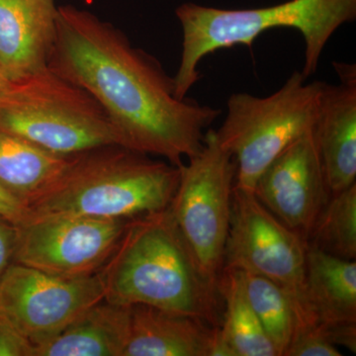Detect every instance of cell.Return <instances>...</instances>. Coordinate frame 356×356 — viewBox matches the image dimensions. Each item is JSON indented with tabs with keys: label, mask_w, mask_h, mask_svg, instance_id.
<instances>
[{
	"label": "cell",
	"mask_w": 356,
	"mask_h": 356,
	"mask_svg": "<svg viewBox=\"0 0 356 356\" xmlns=\"http://www.w3.org/2000/svg\"><path fill=\"white\" fill-rule=\"evenodd\" d=\"M48 67L99 103L122 145L175 166L197 154L221 110L175 95V79L111 23L76 6L58 7Z\"/></svg>",
	"instance_id": "1"
},
{
	"label": "cell",
	"mask_w": 356,
	"mask_h": 356,
	"mask_svg": "<svg viewBox=\"0 0 356 356\" xmlns=\"http://www.w3.org/2000/svg\"><path fill=\"white\" fill-rule=\"evenodd\" d=\"M100 273L111 303L143 304L221 325L217 286L201 273L168 208L131 219Z\"/></svg>",
	"instance_id": "2"
},
{
	"label": "cell",
	"mask_w": 356,
	"mask_h": 356,
	"mask_svg": "<svg viewBox=\"0 0 356 356\" xmlns=\"http://www.w3.org/2000/svg\"><path fill=\"white\" fill-rule=\"evenodd\" d=\"M179 166L112 145L76 154L53 186L25 207L24 219L79 216L124 219L168 208Z\"/></svg>",
	"instance_id": "3"
},
{
	"label": "cell",
	"mask_w": 356,
	"mask_h": 356,
	"mask_svg": "<svg viewBox=\"0 0 356 356\" xmlns=\"http://www.w3.org/2000/svg\"><path fill=\"white\" fill-rule=\"evenodd\" d=\"M182 51L175 79V95L187 97L199 79L206 56L236 44L252 48L259 35L275 28L298 30L305 43L302 74H315L325 44L344 23L356 18V0H289L264 8L220 9L187 2L177 7Z\"/></svg>",
	"instance_id": "4"
},
{
	"label": "cell",
	"mask_w": 356,
	"mask_h": 356,
	"mask_svg": "<svg viewBox=\"0 0 356 356\" xmlns=\"http://www.w3.org/2000/svg\"><path fill=\"white\" fill-rule=\"evenodd\" d=\"M0 130L60 156L112 145L123 147L99 103L48 65L0 84Z\"/></svg>",
	"instance_id": "5"
},
{
	"label": "cell",
	"mask_w": 356,
	"mask_h": 356,
	"mask_svg": "<svg viewBox=\"0 0 356 356\" xmlns=\"http://www.w3.org/2000/svg\"><path fill=\"white\" fill-rule=\"evenodd\" d=\"M294 72L273 95L234 93L215 130L218 144L236 161V188L254 192L267 166L293 142L315 128L324 81L307 83Z\"/></svg>",
	"instance_id": "6"
},
{
	"label": "cell",
	"mask_w": 356,
	"mask_h": 356,
	"mask_svg": "<svg viewBox=\"0 0 356 356\" xmlns=\"http://www.w3.org/2000/svg\"><path fill=\"white\" fill-rule=\"evenodd\" d=\"M236 161L208 129L202 149L179 166V182L168 206L203 275L217 286L231 222Z\"/></svg>",
	"instance_id": "7"
},
{
	"label": "cell",
	"mask_w": 356,
	"mask_h": 356,
	"mask_svg": "<svg viewBox=\"0 0 356 356\" xmlns=\"http://www.w3.org/2000/svg\"><path fill=\"white\" fill-rule=\"evenodd\" d=\"M307 242L267 210L254 192L234 186L222 267L273 281L297 304L311 306L306 292Z\"/></svg>",
	"instance_id": "8"
},
{
	"label": "cell",
	"mask_w": 356,
	"mask_h": 356,
	"mask_svg": "<svg viewBox=\"0 0 356 356\" xmlns=\"http://www.w3.org/2000/svg\"><path fill=\"white\" fill-rule=\"evenodd\" d=\"M104 297L100 271L67 278L13 262L0 278V318L36 346L57 336Z\"/></svg>",
	"instance_id": "9"
},
{
	"label": "cell",
	"mask_w": 356,
	"mask_h": 356,
	"mask_svg": "<svg viewBox=\"0 0 356 356\" xmlns=\"http://www.w3.org/2000/svg\"><path fill=\"white\" fill-rule=\"evenodd\" d=\"M130 220L79 216L22 220L16 224L13 262L62 277L93 275L108 262Z\"/></svg>",
	"instance_id": "10"
},
{
	"label": "cell",
	"mask_w": 356,
	"mask_h": 356,
	"mask_svg": "<svg viewBox=\"0 0 356 356\" xmlns=\"http://www.w3.org/2000/svg\"><path fill=\"white\" fill-rule=\"evenodd\" d=\"M254 193L274 216L307 238L331 196L314 129L267 166Z\"/></svg>",
	"instance_id": "11"
},
{
	"label": "cell",
	"mask_w": 356,
	"mask_h": 356,
	"mask_svg": "<svg viewBox=\"0 0 356 356\" xmlns=\"http://www.w3.org/2000/svg\"><path fill=\"white\" fill-rule=\"evenodd\" d=\"M334 67L339 84L324 83L314 128L331 195L356 184V67Z\"/></svg>",
	"instance_id": "12"
},
{
	"label": "cell",
	"mask_w": 356,
	"mask_h": 356,
	"mask_svg": "<svg viewBox=\"0 0 356 356\" xmlns=\"http://www.w3.org/2000/svg\"><path fill=\"white\" fill-rule=\"evenodd\" d=\"M55 0H0V76L18 81L48 65L56 35Z\"/></svg>",
	"instance_id": "13"
},
{
	"label": "cell",
	"mask_w": 356,
	"mask_h": 356,
	"mask_svg": "<svg viewBox=\"0 0 356 356\" xmlns=\"http://www.w3.org/2000/svg\"><path fill=\"white\" fill-rule=\"evenodd\" d=\"M215 327L191 316L135 304L123 356H210Z\"/></svg>",
	"instance_id": "14"
},
{
	"label": "cell",
	"mask_w": 356,
	"mask_h": 356,
	"mask_svg": "<svg viewBox=\"0 0 356 356\" xmlns=\"http://www.w3.org/2000/svg\"><path fill=\"white\" fill-rule=\"evenodd\" d=\"M130 306L103 299L57 336L36 344L35 356H123Z\"/></svg>",
	"instance_id": "15"
},
{
	"label": "cell",
	"mask_w": 356,
	"mask_h": 356,
	"mask_svg": "<svg viewBox=\"0 0 356 356\" xmlns=\"http://www.w3.org/2000/svg\"><path fill=\"white\" fill-rule=\"evenodd\" d=\"M217 289L225 310L210 356H278L248 301L242 271L222 267Z\"/></svg>",
	"instance_id": "16"
},
{
	"label": "cell",
	"mask_w": 356,
	"mask_h": 356,
	"mask_svg": "<svg viewBox=\"0 0 356 356\" xmlns=\"http://www.w3.org/2000/svg\"><path fill=\"white\" fill-rule=\"evenodd\" d=\"M72 159L0 130V187L24 208L58 181Z\"/></svg>",
	"instance_id": "17"
},
{
	"label": "cell",
	"mask_w": 356,
	"mask_h": 356,
	"mask_svg": "<svg viewBox=\"0 0 356 356\" xmlns=\"http://www.w3.org/2000/svg\"><path fill=\"white\" fill-rule=\"evenodd\" d=\"M306 292L325 327L356 323V262L307 243Z\"/></svg>",
	"instance_id": "18"
},
{
	"label": "cell",
	"mask_w": 356,
	"mask_h": 356,
	"mask_svg": "<svg viewBox=\"0 0 356 356\" xmlns=\"http://www.w3.org/2000/svg\"><path fill=\"white\" fill-rule=\"evenodd\" d=\"M306 242L327 254L355 261L356 184L330 196Z\"/></svg>",
	"instance_id": "19"
},
{
	"label": "cell",
	"mask_w": 356,
	"mask_h": 356,
	"mask_svg": "<svg viewBox=\"0 0 356 356\" xmlns=\"http://www.w3.org/2000/svg\"><path fill=\"white\" fill-rule=\"evenodd\" d=\"M245 292L278 356H284L296 327L297 303L273 281L243 273Z\"/></svg>",
	"instance_id": "20"
},
{
	"label": "cell",
	"mask_w": 356,
	"mask_h": 356,
	"mask_svg": "<svg viewBox=\"0 0 356 356\" xmlns=\"http://www.w3.org/2000/svg\"><path fill=\"white\" fill-rule=\"evenodd\" d=\"M327 329L318 320L297 323L284 356H341Z\"/></svg>",
	"instance_id": "21"
},
{
	"label": "cell",
	"mask_w": 356,
	"mask_h": 356,
	"mask_svg": "<svg viewBox=\"0 0 356 356\" xmlns=\"http://www.w3.org/2000/svg\"><path fill=\"white\" fill-rule=\"evenodd\" d=\"M0 356H35L34 344L0 318Z\"/></svg>",
	"instance_id": "22"
},
{
	"label": "cell",
	"mask_w": 356,
	"mask_h": 356,
	"mask_svg": "<svg viewBox=\"0 0 356 356\" xmlns=\"http://www.w3.org/2000/svg\"><path fill=\"white\" fill-rule=\"evenodd\" d=\"M16 225L0 216V278L13 262Z\"/></svg>",
	"instance_id": "23"
},
{
	"label": "cell",
	"mask_w": 356,
	"mask_h": 356,
	"mask_svg": "<svg viewBox=\"0 0 356 356\" xmlns=\"http://www.w3.org/2000/svg\"><path fill=\"white\" fill-rule=\"evenodd\" d=\"M325 329L332 344L336 346H344L351 353H356V323L332 325V327H325Z\"/></svg>",
	"instance_id": "24"
},
{
	"label": "cell",
	"mask_w": 356,
	"mask_h": 356,
	"mask_svg": "<svg viewBox=\"0 0 356 356\" xmlns=\"http://www.w3.org/2000/svg\"><path fill=\"white\" fill-rule=\"evenodd\" d=\"M24 215V206L0 187V216L16 225L22 221Z\"/></svg>",
	"instance_id": "25"
},
{
	"label": "cell",
	"mask_w": 356,
	"mask_h": 356,
	"mask_svg": "<svg viewBox=\"0 0 356 356\" xmlns=\"http://www.w3.org/2000/svg\"><path fill=\"white\" fill-rule=\"evenodd\" d=\"M3 81H4V79H2V76H0V84H1L2 83H3Z\"/></svg>",
	"instance_id": "26"
}]
</instances>
